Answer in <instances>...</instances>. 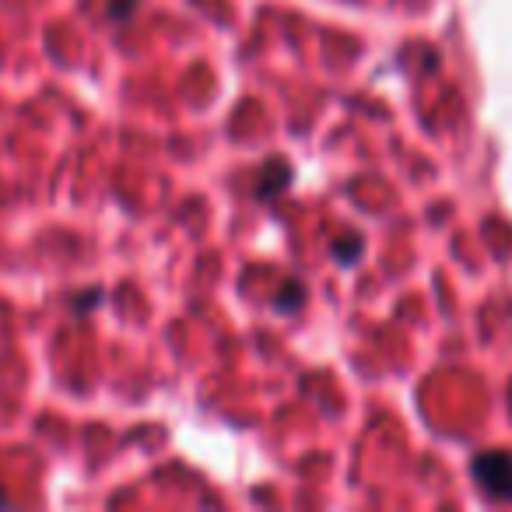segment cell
<instances>
[{
	"instance_id": "1",
	"label": "cell",
	"mask_w": 512,
	"mask_h": 512,
	"mask_svg": "<svg viewBox=\"0 0 512 512\" xmlns=\"http://www.w3.org/2000/svg\"><path fill=\"white\" fill-rule=\"evenodd\" d=\"M474 474L488 495L512 498V456L509 453H481L474 460Z\"/></svg>"
},
{
	"instance_id": "2",
	"label": "cell",
	"mask_w": 512,
	"mask_h": 512,
	"mask_svg": "<svg viewBox=\"0 0 512 512\" xmlns=\"http://www.w3.org/2000/svg\"><path fill=\"white\" fill-rule=\"evenodd\" d=\"M0 505H8V495H4V488H0Z\"/></svg>"
}]
</instances>
